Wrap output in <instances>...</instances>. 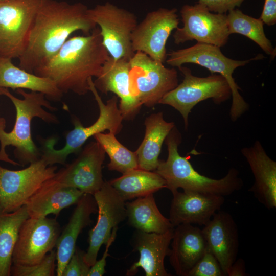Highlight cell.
Segmentation results:
<instances>
[{
  "label": "cell",
  "mask_w": 276,
  "mask_h": 276,
  "mask_svg": "<svg viewBox=\"0 0 276 276\" xmlns=\"http://www.w3.org/2000/svg\"><path fill=\"white\" fill-rule=\"evenodd\" d=\"M87 7L78 2L41 0L30 29L19 67L34 71L53 57L74 32L89 34L97 25Z\"/></svg>",
  "instance_id": "cell-1"
},
{
  "label": "cell",
  "mask_w": 276,
  "mask_h": 276,
  "mask_svg": "<svg viewBox=\"0 0 276 276\" xmlns=\"http://www.w3.org/2000/svg\"><path fill=\"white\" fill-rule=\"evenodd\" d=\"M109 56L97 26L89 34L68 38L58 52L33 73L52 80L63 94L72 91L82 96L89 91V78L99 76Z\"/></svg>",
  "instance_id": "cell-2"
},
{
  "label": "cell",
  "mask_w": 276,
  "mask_h": 276,
  "mask_svg": "<svg viewBox=\"0 0 276 276\" xmlns=\"http://www.w3.org/2000/svg\"><path fill=\"white\" fill-rule=\"evenodd\" d=\"M17 93L22 99L17 98L6 88H0V95L8 97L16 110V120L13 129L5 131L6 120L0 118V160L13 165L25 166L35 162L41 157V151L33 141L31 133L32 120L39 118L48 123H59L57 117L46 111L57 108L46 99L44 94L18 89Z\"/></svg>",
  "instance_id": "cell-3"
},
{
  "label": "cell",
  "mask_w": 276,
  "mask_h": 276,
  "mask_svg": "<svg viewBox=\"0 0 276 276\" xmlns=\"http://www.w3.org/2000/svg\"><path fill=\"white\" fill-rule=\"evenodd\" d=\"M168 155L166 160L159 159L154 171L166 181V188L171 193L178 188L183 191L229 196L243 187V182L238 171L231 168L220 179H213L201 175L195 170L188 157L181 156L178 151L181 143V134L175 126L166 138Z\"/></svg>",
  "instance_id": "cell-4"
},
{
  "label": "cell",
  "mask_w": 276,
  "mask_h": 276,
  "mask_svg": "<svg viewBox=\"0 0 276 276\" xmlns=\"http://www.w3.org/2000/svg\"><path fill=\"white\" fill-rule=\"evenodd\" d=\"M89 91L93 94L100 110L99 116L92 125L84 127L76 117H72L74 126L73 130L65 135L64 146L59 149L54 148L56 139L50 137L44 140L40 158L47 165L56 164L65 165L67 156L71 153L79 152L86 141L95 134L105 130L119 133L122 128L123 117L118 108V97L113 96L104 104L95 87L93 78L88 79Z\"/></svg>",
  "instance_id": "cell-5"
},
{
  "label": "cell",
  "mask_w": 276,
  "mask_h": 276,
  "mask_svg": "<svg viewBox=\"0 0 276 276\" xmlns=\"http://www.w3.org/2000/svg\"><path fill=\"white\" fill-rule=\"evenodd\" d=\"M167 55V63L173 67L179 68L186 63L196 64L206 68L212 74L218 73L225 78L232 92L229 115L233 122H235L248 110V105L240 94V88L235 82L233 74L238 67L244 66L252 60L262 59L264 57L263 55L259 54L245 60H234L225 56L219 47L197 42L187 48L172 50Z\"/></svg>",
  "instance_id": "cell-6"
},
{
  "label": "cell",
  "mask_w": 276,
  "mask_h": 276,
  "mask_svg": "<svg viewBox=\"0 0 276 276\" xmlns=\"http://www.w3.org/2000/svg\"><path fill=\"white\" fill-rule=\"evenodd\" d=\"M178 68L183 75L182 82L167 93L158 104L171 106L178 111L187 129L189 114L196 104L208 99L219 104L229 99L232 92L226 80L220 74L199 77L193 75L187 67Z\"/></svg>",
  "instance_id": "cell-7"
},
{
  "label": "cell",
  "mask_w": 276,
  "mask_h": 276,
  "mask_svg": "<svg viewBox=\"0 0 276 276\" xmlns=\"http://www.w3.org/2000/svg\"><path fill=\"white\" fill-rule=\"evenodd\" d=\"M129 62L130 91L142 105L155 106L178 84L175 68L165 67L142 52H135Z\"/></svg>",
  "instance_id": "cell-8"
},
{
  "label": "cell",
  "mask_w": 276,
  "mask_h": 276,
  "mask_svg": "<svg viewBox=\"0 0 276 276\" xmlns=\"http://www.w3.org/2000/svg\"><path fill=\"white\" fill-rule=\"evenodd\" d=\"M87 13L99 28L102 44L109 55L116 60H129L135 53L131 35L137 25L135 15L110 2L88 8Z\"/></svg>",
  "instance_id": "cell-9"
},
{
  "label": "cell",
  "mask_w": 276,
  "mask_h": 276,
  "mask_svg": "<svg viewBox=\"0 0 276 276\" xmlns=\"http://www.w3.org/2000/svg\"><path fill=\"white\" fill-rule=\"evenodd\" d=\"M57 169L41 158L19 170L0 166V211L12 212L22 206L45 181L55 176Z\"/></svg>",
  "instance_id": "cell-10"
},
{
  "label": "cell",
  "mask_w": 276,
  "mask_h": 276,
  "mask_svg": "<svg viewBox=\"0 0 276 276\" xmlns=\"http://www.w3.org/2000/svg\"><path fill=\"white\" fill-rule=\"evenodd\" d=\"M41 1L0 2V57L20 56Z\"/></svg>",
  "instance_id": "cell-11"
},
{
  "label": "cell",
  "mask_w": 276,
  "mask_h": 276,
  "mask_svg": "<svg viewBox=\"0 0 276 276\" xmlns=\"http://www.w3.org/2000/svg\"><path fill=\"white\" fill-rule=\"evenodd\" d=\"M180 13L183 26L175 29L173 35L175 44L195 40L220 48L227 43L230 34L226 14L211 12L199 3L183 5Z\"/></svg>",
  "instance_id": "cell-12"
},
{
  "label": "cell",
  "mask_w": 276,
  "mask_h": 276,
  "mask_svg": "<svg viewBox=\"0 0 276 276\" xmlns=\"http://www.w3.org/2000/svg\"><path fill=\"white\" fill-rule=\"evenodd\" d=\"M60 232L55 218H27L18 232L12 254L13 265L30 266L41 262L56 246Z\"/></svg>",
  "instance_id": "cell-13"
},
{
  "label": "cell",
  "mask_w": 276,
  "mask_h": 276,
  "mask_svg": "<svg viewBox=\"0 0 276 276\" xmlns=\"http://www.w3.org/2000/svg\"><path fill=\"white\" fill-rule=\"evenodd\" d=\"M177 12L175 8H160L148 13L132 34L133 51L142 52L164 63L167 57V41L179 24Z\"/></svg>",
  "instance_id": "cell-14"
},
{
  "label": "cell",
  "mask_w": 276,
  "mask_h": 276,
  "mask_svg": "<svg viewBox=\"0 0 276 276\" xmlns=\"http://www.w3.org/2000/svg\"><path fill=\"white\" fill-rule=\"evenodd\" d=\"M93 196L98 215L96 225L89 231V245L84 257L90 267L97 260L100 247L107 243L113 228L126 218L125 201L109 181H105Z\"/></svg>",
  "instance_id": "cell-15"
},
{
  "label": "cell",
  "mask_w": 276,
  "mask_h": 276,
  "mask_svg": "<svg viewBox=\"0 0 276 276\" xmlns=\"http://www.w3.org/2000/svg\"><path fill=\"white\" fill-rule=\"evenodd\" d=\"M105 152L97 141H91L80 151L71 163L56 172L54 178L61 184L93 195L103 186L102 165Z\"/></svg>",
  "instance_id": "cell-16"
},
{
  "label": "cell",
  "mask_w": 276,
  "mask_h": 276,
  "mask_svg": "<svg viewBox=\"0 0 276 276\" xmlns=\"http://www.w3.org/2000/svg\"><path fill=\"white\" fill-rule=\"evenodd\" d=\"M173 198L169 220L174 227L181 224L206 225L224 203V197L194 191L178 190Z\"/></svg>",
  "instance_id": "cell-17"
},
{
  "label": "cell",
  "mask_w": 276,
  "mask_h": 276,
  "mask_svg": "<svg viewBox=\"0 0 276 276\" xmlns=\"http://www.w3.org/2000/svg\"><path fill=\"white\" fill-rule=\"evenodd\" d=\"M207 247L216 257L225 276L237 259L239 249L237 225L228 212L218 211L201 229Z\"/></svg>",
  "instance_id": "cell-18"
},
{
  "label": "cell",
  "mask_w": 276,
  "mask_h": 276,
  "mask_svg": "<svg viewBox=\"0 0 276 276\" xmlns=\"http://www.w3.org/2000/svg\"><path fill=\"white\" fill-rule=\"evenodd\" d=\"M129 71L128 60H116L110 56L93 81L96 89L102 93L112 92L120 98L119 109L125 120L133 119L142 105L130 91Z\"/></svg>",
  "instance_id": "cell-19"
},
{
  "label": "cell",
  "mask_w": 276,
  "mask_h": 276,
  "mask_svg": "<svg viewBox=\"0 0 276 276\" xmlns=\"http://www.w3.org/2000/svg\"><path fill=\"white\" fill-rule=\"evenodd\" d=\"M174 228L164 233L136 230L133 237L132 246L134 251L139 252L140 258L127 270L126 275H134L141 268L146 276L171 275L165 268L164 260L170 253Z\"/></svg>",
  "instance_id": "cell-20"
},
{
  "label": "cell",
  "mask_w": 276,
  "mask_h": 276,
  "mask_svg": "<svg viewBox=\"0 0 276 276\" xmlns=\"http://www.w3.org/2000/svg\"><path fill=\"white\" fill-rule=\"evenodd\" d=\"M241 153L248 164L255 181L249 189L266 209L276 208V162L269 157L262 144L243 148Z\"/></svg>",
  "instance_id": "cell-21"
},
{
  "label": "cell",
  "mask_w": 276,
  "mask_h": 276,
  "mask_svg": "<svg viewBox=\"0 0 276 276\" xmlns=\"http://www.w3.org/2000/svg\"><path fill=\"white\" fill-rule=\"evenodd\" d=\"M175 227L170 244L169 261L177 275L187 276L204 255L207 244L199 227L191 224Z\"/></svg>",
  "instance_id": "cell-22"
},
{
  "label": "cell",
  "mask_w": 276,
  "mask_h": 276,
  "mask_svg": "<svg viewBox=\"0 0 276 276\" xmlns=\"http://www.w3.org/2000/svg\"><path fill=\"white\" fill-rule=\"evenodd\" d=\"M84 194L61 184L54 176L45 181L25 205L30 218L58 215L63 209L76 204Z\"/></svg>",
  "instance_id": "cell-23"
},
{
  "label": "cell",
  "mask_w": 276,
  "mask_h": 276,
  "mask_svg": "<svg viewBox=\"0 0 276 276\" xmlns=\"http://www.w3.org/2000/svg\"><path fill=\"white\" fill-rule=\"evenodd\" d=\"M70 219L60 234L56 245V275L62 276L63 269L76 248L78 236L91 222L90 216L98 209L93 195L84 194L78 202Z\"/></svg>",
  "instance_id": "cell-24"
},
{
  "label": "cell",
  "mask_w": 276,
  "mask_h": 276,
  "mask_svg": "<svg viewBox=\"0 0 276 276\" xmlns=\"http://www.w3.org/2000/svg\"><path fill=\"white\" fill-rule=\"evenodd\" d=\"M41 93L48 100L59 101L63 93L49 78L38 76L14 65L12 59L0 57V88Z\"/></svg>",
  "instance_id": "cell-25"
},
{
  "label": "cell",
  "mask_w": 276,
  "mask_h": 276,
  "mask_svg": "<svg viewBox=\"0 0 276 276\" xmlns=\"http://www.w3.org/2000/svg\"><path fill=\"white\" fill-rule=\"evenodd\" d=\"M144 124L145 136L135 151L138 168L154 171L159 164V155L163 142L175 124L165 121L162 112L150 114L145 119Z\"/></svg>",
  "instance_id": "cell-26"
},
{
  "label": "cell",
  "mask_w": 276,
  "mask_h": 276,
  "mask_svg": "<svg viewBox=\"0 0 276 276\" xmlns=\"http://www.w3.org/2000/svg\"><path fill=\"white\" fill-rule=\"evenodd\" d=\"M129 224L136 230L164 233L174 227L157 206L153 194L125 203Z\"/></svg>",
  "instance_id": "cell-27"
},
{
  "label": "cell",
  "mask_w": 276,
  "mask_h": 276,
  "mask_svg": "<svg viewBox=\"0 0 276 276\" xmlns=\"http://www.w3.org/2000/svg\"><path fill=\"white\" fill-rule=\"evenodd\" d=\"M109 182L125 201L154 194L166 188L165 180L156 172L139 168Z\"/></svg>",
  "instance_id": "cell-28"
},
{
  "label": "cell",
  "mask_w": 276,
  "mask_h": 276,
  "mask_svg": "<svg viewBox=\"0 0 276 276\" xmlns=\"http://www.w3.org/2000/svg\"><path fill=\"white\" fill-rule=\"evenodd\" d=\"M28 218L25 205L12 212L0 211V276L11 275L12 254L18 232Z\"/></svg>",
  "instance_id": "cell-29"
},
{
  "label": "cell",
  "mask_w": 276,
  "mask_h": 276,
  "mask_svg": "<svg viewBox=\"0 0 276 276\" xmlns=\"http://www.w3.org/2000/svg\"><path fill=\"white\" fill-rule=\"evenodd\" d=\"M229 34L237 33L245 36L257 44L267 55L274 59L275 48L266 36L263 22L260 18L248 16L238 9H234L226 14Z\"/></svg>",
  "instance_id": "cell-30"
},
{
  "label": "cell",
  "mask_w": 276,
  "mask_h": 276,
  "mask_svg": "<svg viewBox=\"0 0 276 276\" xmlns=\"http://www.w3.org/2000/svg\"><path fill=\"white\" fill-rule=\"evenodd\" d=\"M94 137L109 157L110 162L108 164L109 170L116 171L123 174L138 168L135 152L123 145L113 133L100 132L95 134Z\"/></svg>",
  "instance_id": "cell-31"
},
{
  "label": "cell",
  "mask_w": 276,
  "mask_h": 276,
  "mask_svg": "<svg viewBox=\"0 0 276 276\" xmlns=\"http://www.w3.org/2000/svg\"><path fill=\"white\" fill-rule=\"evenodd\" d=\"M56 253L52 250L40 263L30 266L12 265L11 275L13 276H54L55 275Z\"/></svg>",
  "instance_id": "cell-32"
},
{
  "label": "cell",
  "mask_w": 276,
  "mask_h": 276,
  "mask_svg": "<svg viewBox=\"0 0 276 276\" xmlns=\"http://www.w3.org/2000/svg\"><path fill=\"white\" fill-rule=\"evenodd\" d=\"M187 276H225L218 260L207 248L199 261L188 272Z\"/></svg>",
  "instance_id": "cell-33"
},
{
  "label": "cell",
  "mask_w": 276,
  "mask_h": 276,
  "mask_svg": "<svg viewBox=\"0 0 276 276\" xmlns=\"http://www.w3.org/2000/svg\"><path fill=\"white\" fill-rule=\"evenodd\" d=\"M85 252L76 247L63 269L62 276H87L90 267L84 261Z\"/></svg>",
  "instance_id": "cell-34"
},
{
  "label": "cell",
  "mask_w": 276,
  "mask_h": 276,
  "mask_svg": "<svg viewBox=\"0 0 276 276\" xmlns=\"http://www.w3.org/2000/svg\"><path fill=\"white\" fill-rule=\"evenodd\" d=\"M245 0H198V3L205 6L212 12L226 14L240 7Z\"/></svg>",
  "instance_id": "cell-35"
},
{
  "label": "cell",
  "mask_w": 276,
  "mask_h": 276,
  "mask_svg": "<svg viewBox=\"0 0 276 276\" xmlns=\"http://www.w3.org/2000/svg\"><path fill=\"white\" fill-rule=\"evenodd\" d=\"M117 230L118 226L113 228L111 235L105 244V250L102 257L100 260H96L93 265L90 266L87 276H102L105 273L106 260L109 256L108 251L109 248L116 238Z\"/></svg>",
  "instance_id": "cell-36"
},
{
  "label": "cell",
  "mask_w": 276,
  "mask_h": 276,
  "mask_svg": "<svg viewBox=\"0 0 276 276\" xmlns=\"http://www.w3.org/2000/svg\"><path fill=\"white\" fill-rule=\"evenodd\" d=\"M259 18L264 24L269 26L276 24V0H264L263 10Z\"/></svg>",
  "instance_id": "cell-37"
},
{
  "label": "cell",
  "mask_w": 276,
  "mask_h": 276,
  "mask_svg": "<svg viewBox=\"0 0 276 276\" xmlns=\"http://www.w3.org/2000/svg\"><path fill=\"white\" fill-rule=\"evenodd\" d=\"M245 263L243 259H236L230 267L227 276H246Z\"/></svg>",
  "instance_id": "cell-38"
},
{
  "label": "cell",
  "mask_w": 276,
  "mask_h": 276,
  "mask_svg": "<svg viewBox=\"0 0 276 276\" xmlns=\"http://www.w3.org/2000/svg\"><path fill=\"white\" fill-rule=\"evenodd\" d=\"M6 1H9V0H0V2H1Z\"/></svg>",
  "instance_id": "cell-39"
}]
</instances>
